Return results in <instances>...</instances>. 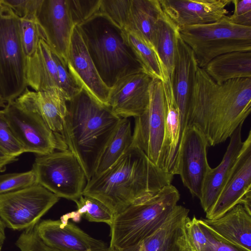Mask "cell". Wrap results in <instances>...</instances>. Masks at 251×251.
Listing matches in <instances>:
<instances>
[{
    "label": "cell",
    "instance_id": "obj_29",
    "mask_svg": "<svg viewBox=\"0 0 251 251\" xmlns=\"http://www.w3.org/2000/svg\"><path fill=\"white\" fill-rule=\"evenodd\" d=\"M39 111L50 129L64 140V131L69 100L60 89L48 91H33Z\"/></svg>",
    "mask_w": 251,
    "mask_h": 251
},
{
    "label": "cell",
    "instance_id": "obj_21",
    "mask_svg": "<svg viewBox=\"0 0 251 251\" xmlns=\"http://www.w3.org/2000/svg\"><path fill=\"white\" fill-rule=\"evenodd\" d=\"M198 67L193 51L182 40L179 34L176 42L174 68L170 80L180 113V140L186 127L187 100L191 81Z\"/></svg>",
    "mask_w": 251,
    "mask_h": 251
},
{
    "label": "cell",
    "instance_id": "obj_9",
    "mask_svg": "<svg viewBox=\"0 0 251 251\" xmlns=\"http://www.w3.org/2000/svg\"><path fill=\"white\" fill-rule=\"evenodd\" d=\"M32 169L38 184L59 198L74 201L82 195L87 182L77 159L68 149L37 155Z\"/></svg>",
    "mask_w": 251,
    "mask_h": 251
},
{
    "label": "cell",
    "instance_id": "obj_27",
    "mask_svg": "<svg viewBox=\"0 0 251 251\" xmlns=\"http://www.w3.org/2000/svg\"><path fill=\"white\" fill-rule=\"evenodd\" d=\"M179 27L164 13L155 25L152 45L159 60L164 76L171 79L179 35Z\"/></svg>",
    "mask_w": 251,
    "mask_h": 251
},
{
    "label": "cell",
    "instance_id": "obj_14",
    "mask_svg": "<svg viewBox=\"0 0 251 251\" xmlns=\"http://www.w3.org/2000/svg\"><path fill=\"white\" fill-rule=\"evenodd\" d=\"M36 20L42 39L52 51L66 56L75 25L72 20L67 0H43Z\"/></svg>",
    "mask_w": 251,
    "mask_h": 251
},
{
    "label": "cell",
    "instance_id": "obj_32",
    "mask_svg": "<svg viewBox=\"0 0 251 251\" xmlns=\"http://www.w3.org/2000/svg\"><path fill=\"white\" fill-rule=\"evenodd\" d=\"M77 206L76 212L71 213L75 218L83 216L86 220L93 222L104 223L109 226L112 224L114 215L102 202L93 198L81 195L74 201Z\"/></svg>",
    "mask_w": 251,
    "mask_h": 251
},
{
    "label": "cell",
    "instance_id": "obj_10",
    "mask_svg": "<svg viewBox=\"0 0 251 251\" xmlns=\"http://www.w3.org/2000/svg\"><path fill=\"white\" fill-rule=\"evenodd\" d=\"M59 201L52 192L37 183L0 194V219L14 230L34 226Z\"/></svg>",
    "mask_w": 251,
    "mask_h": 251
},
{
    "label": "cell",
    "instance_id": "obj_13",
    "mask_svg": "<svg viewBox=\"0 0 251 251\" xmlns=\"http://www.w3.org/2000/svg\"><path fill=\"white\" fill-rule=\"evenodd\" d=\"M238 204L251 214V130L224 188L206 213V219H218Z\"/></svg>",
    "mask_w": 251,
    "mask_h": 251
},
{
    "label": "cell",
    "instance_id": "obj_11",
    "mask_svg": "<svg viewBox=\"0 0 251 251\" xmlns=\"http://www.w3.org/2000/svg\"><path fill=\"white\" fill-rule=\"evenodd\" d=\"M131 145L140 149L155 165L163 169L162 151L165 132L166 102L162 82L152 79L149 104L134 118Z\"/></svg>",
    "mask_w": 251,
    "mask_h": 251
},
{
    "label": "cell",
    "instance_id": "obj_43",
    "mask_svg": "<svg viewBox=\"0 0 251 251\" xmlns=\"http://www.w3.org/2000/svg\"><path fill=\"white\" fill-rule=\"evenodd\" d=\"M5 226L0 219V247H2L6 238Z\"/></svg>",
    "mask_w": 251,
    "mask_h": 251
},
{
    "label": "cell",
    "instance_id": "obj_28",
    "mask_svg": "<svg viewBox=\"0 0 251 251\" xmlns=\"http://www.w3.org/2000/svg\"><path fill=\"white\" fill-rule=\"evenodd\" d=\"M163 13L159 0H131L128 23L125 31L134 33L153 49V31L156 23Z\"/></svg>",
    "mask_w": 251,
    "mask_h": 251
},
{
    "label": "cell",
    "instance_id": "obj_33",
    "mask_svg": "<svg viewBox=\"0 0 251 251\" xmlns=\"http://www.w3.org/2000/svg\"><path fill=\"white\" fill-rule=\"evenodd\" d=\"M131 0H100L99 11L122 29L127 27Z\"/></svg>",
    "mask_w": 251,
    "mask_h": 251
},
{
    "label": "cell",
    "instance_id": "obj_7",
    "mask_svg": "<svg viewBox=\"0 0 251 251\" xmlns=\"http://www.w3.org/2000/svg\"><path fill=\"white\" fill-rule=\"evenodd\" d=\"M179 34L201 68L220 55L251 50V27L234 24L227 16L209 24L179 27Z\"/></svg>",
    "mask_w": 251,
    "mask_h": 251
},
{
    "label": "cell",
    "instance_id": "obj_45",
    "mask_svg": "<svg viewBox=\"0 0 251 251\" xmlns=\"http://www.w3.org/2000/svg\"><path fill=\"white\" fill-rule=\"evenodd\" d=\"M2 3V0H0V5H1Z\"/></svg>",
    "mask_w": 251,
    "mask_h": 251
},
{
    "label": "cell",
    "instance_id": "obj_38",
    "mask_svg": "<svg viewBox=\"0 0 251 251\" xmlns=\"http://www.w3.org/2000/svg\"><path fill=\"white\" fill-rule=\"evenodd\" d=\"M51 51L57 66L61 88L70 100L77 94L81 88L71 75L66 60L53 51Z\"/></svg>",
    "mask_w": 251,
    "mask_h": 251
},
{
    "label": "cell",
    "instance_id": "obj_3",
    "mask_svg": "<svg viewBox=\"0 0 251 251\" xmlns=\"http://www.w3.org/2000/svg\"><path fill=\"white\" fill-rule=\"evenodd\" d=\"M121 119L82 88L67 101L64 140L87 181L93 176L100 151Z\"/></svg>",
    "mask_w": 251,
    "mask_h": 251
},
{
    "label": "cell",
    "instance_id": "obj_12",
    "mask_svg": "<svg viewBox=\"0 0 251 251\" xmlns=\"http://www.w3.org/2000/svg\"><path fill=\"white\" fill-rule=\"evenodd\" d=\"M208 147L205 137L197 128L186 127L179 141L174 174L180 176L191 195L199 199L205 176L211 167L207 157Z\"/></svg>",
    "mask_w": 251,
    "mask_h": 251
},
{
    "label": "cell",
    "instance_id": "obj_31",
    "mask_svg": "<svg viewBox=\"0 0 251 251\" xmlns=\"http://www.w3.org/2000/svg\"><path fill=\"white\" fill-rule=\"evenodd\" d=\"M185 237L188 251H207L211 245L213 233L211 228L195 216L186 218L184 225Z\"/></svg>",
    "mask_w": 251,
    "mask_h": 251
},
{
    "label": "cell",
    "instance_id": "obj_17",
    "mask_svg": "<svg viewBox=\"0 0 251 251\" xmlns=\"http://www.w3.org/2000/svg\"><path fill=\"white\" fill-rule=\"evenodd\" d=\"M35 228L45 244L59 251H112L104 242L67 220H43Z\"/></svg>",
    "mask_w": 251,
    "mask_h": 251
},
{
    "label": "cell",
    "instance_id": "obj_40",
    "mask_svg": "<svg viewBox=\"0 0 251 251\" xmlns=\"http://www.w3.org/2000/svg\"><path fill=\"white\" fill-rule=\"evenodd\" d=\"M43 0H2L20 18L35 19Z\"/></svg>",
    "mask_w": 251,
    "mask_h": 251
},
{
    "label": "cell",
    "instance_id": "obj_8",
    "mask_svg": "<svg viewBox=\"0 0 251 251\" xmlns=\"http://www.w3.org/2000/svg\"><path fill=\"white\" fill-rule=\"evenodd\" d=\"M26 60L21 37L20 18L2 0L0 5V96L5 103L15 100L27 88Z\"/></svg>",
    "mask_w": 251,
    "mask_h": 251
},
{
    "label": "cell",
    "instance_id": "obj_34",
    "mask_svg": "<svg viewBox=\"0 0 251 251\" xmlns=\"http://www.w3.org/2000/svg\"><path fill=\"white\" fill-rule=\"evenodd\" d=\"M34 171L0 175V194L13 192L37 184Z\"/></svg>",
    "mask_w": 251,
    "mask_h": 251
},
{
    "label": "cell",
    "instance_id": "obj_2",
    "mask_svg": "<svg viewBox=\"0 0 251 251\" xmlns=\"http://www.w3.org/2000/svg\"><path fill=\"white\" fill-rule=\"evenodd\" d=\"M174 176L131 145L111 167L87 181L82 195L100 201L115 216L171 184Z\"/></svg>",
    "mask_w": 251,
    "mask_h": 251
},
{
    "label": "cell",
    "instance_id": "obj_42",
    "mask_svg": "<svg viewBox=\"0 0 251 251\" xmlns=\"http://www.w3.org/2000/svg\"><path fill=\"white\" fill-rule=\"evenodd\" d=\"M213 237L207 251H249L225 240L212 229Z\"/></svg>",
    "mask_w": 251,
    "mask_h": 251
},
{
    "label": "cell",
    "instance_id": "obj_20",
    "mask_svg": "<svg viewBox=\"0 0 251 251\" xmlns=\"http://www.w3.org/2000/svg\"><path fill=\"white\" fill-rule=\"evenodd\" d=\"M240 125L229 138V144L221 163L208 171L203 183L200 199L201 206L206 213L213 205L224 188L235 164L243 146Z\"/></svg>",
    "mask_w": 251,
    "mask_h": 251
},
{
    "label": "cell",
    "instance_id": "obj_39",
    "mask_svg": "<svg viewBox=\"0 0 251 251\" xmlns=\"http://www.w3.org/2000/svg\"><path fill=\"white\" fill-rule=\"evenodd\" d=\"M35 226L24 230L18 238L15 245L20 251H59L42 240Z\"/></svg>",
    "mask_w": 251,
    "mask_h": 251
},
{
    "label": "cell",
    "instance_id": "obj_4",
    "mask_svg": "<svg viewBox=\"0 0 251 251\" xmlns=\"http://www.w3.org/2000/svg\"><path fill=\"white\" fill-rule=\"evenodd\" d=\"M76 26L101 80L109 88L126 75L144 72L126 31L105 15L97 13Z\"/></svg>",
    "mask_w": 251,
    "mask_h": 251
},
{
    "label": "cell",
    "instance_id": "obj_35",
    "mask_svg": "<svg viewBox=\"0 0 251 251\" xmlns=\"http://www.w3.org/2000/svg\"><path fill=\"white\" fill-rule=\"evenodd\" d=\"M0 151L7 156L16 158L25 152L9 126L2 110H0Z\"/></svg>",
    "mask_w": 251,
    "mask_h": 251
},
{
    "label": "cell",
    "instance_id": "obj_5",
    "mask_svg": "<svg viewBox=\"0 0 251 251\" xmlns=\"http://www.w3.org/2000/svg\"><path fill=\"white\" fill-rule=\"evenodd\" d=\"M179 199L178 191L171 184L115 215L110 226V249L124 251L137 246L160 227Z\"/></svg>",
    "mask_w": 251,
    "mask_h": 251
},
{
    "label": "cell",
    "instance_id": "obj_22",
    "mask_svg": "<svg viewBox=\"0 0 251 251\" xmlns=\"http://www.w3.org/2000/svg\"><path fill=\"white\" fill-rule=\"evenodd\" d=\"M25 78L27 86L36 92L61 89L51 50L42 39L35 52L27 57Z\"/></svg>",
    "mask_w": 251,
    "mask_h": 251
},
{
    "label": "cell",
    "instance_id": "obj_36",
    "mask_svg": "<svg viewBox=\"0 0 251 251\" xmlns=\"http://www.w3.org/2000/svg\"><path fill=\"white\" fill-rule=\"evenodd\" d=\"M21 37L23 48L27 57L36 51L41 34L36 19L20 18Z\"/></svg>",
    "mask_w": 251,
    "mask_h": 251
},
{
    "label": "cell",
    "instance_id": "obj_6",
    "mask_svg": "<svg viewBox=\"0 0 251 251\" xmlns=\"http://www.w3.org/2000/svg\"><path fill=\"white\" fill-rule=\"evenodd\" d=\"M12 131L25 152L45 155L68 147L60 135L53 132L41 115L33 91L26 88L2 109Z\"/></svg>",
    "mask_w": 251,
    "mask_h": 251
},
{
    "label": "cell",
    "instance_id": "obj_37",
    "mask_svg": "<svg viewBox=\"0 0 251 251\" xmlns=\"http://www.w3.org/2000/svg\"><path fill=\"white\" fill-rule=\"evenodd\" d=\"M70 15L74 25H78L96 14L100 0H67Z\"/></svg>",
    "mask_w": 251,
    "mask_h": 251
},
{
    "label": "cell",
    "instance_id": "obj_1",
    "mask_svg": "<svg viewBox=\"0 0 251 251\" xmlns=\"http://www.w3.org/2000/svg\"><path fill=\"white\" fill-rule=\"evenodd\" d=\"M251 112V78L216 83L197 67L187 100L186 126H194L209 147L225 142Z\"/></svg>",
    "mask_w": 251,
    "mask_h": 251
},
{
    "label": "cell",
    "instance_id": "obj_41",
    "mask_svg": "<svg viewBox=\"0 0 251 251\" xmlns=\"http://www.w3.org/2000/svg\"><path fill=\"white\" fill-rule=\"evenodd\" d=\"M234 5L233 14L227 16L232 23L251 27V0H232Z\"/></svg>",
    "mask_w": 251,
    "mask_h": 251
},
{
    "label": "cell",
    "instance_id": "obj_30",
    "mask_svg": "<svg viewBox=\"0 0 251 251\" xmlns=\"http://www.w3.org/2000/svg\"><path fill=\"white\" fill-rule=\"evenodd\" d=\"M126 32L127 41L144 73L152 79L163 81L164 73L154 50L134 33Z\"/></svg>",
    "mask_w": 251,
    "mask_h": 251
},
{
    "label": "cell",
    "instance_id": "obj_44",
    "mask_svg": "<svg viewBox=\"0 0 251 251\" xmlns=\"http://www.w3.org/2000/svg\"><path fill=\"white\" fill-rule=\"evenodd\" d=\"M5 106V102L2 100L0 96V107H4Z\"/></svg>",
    "mask_w": 251,
    "mask_h": 251
},
{
    "label": "cell",
    "instance_id": "obj_18",
    "mask_svg": "<svg viewBox=\"0 0 251 251\" xmlns=\"http://www.w3.org/2000/svg\"><path fill=\"white\" fill-rule=\"evenodd\" d=\"M163 12L179 28L203 25L226 16L231 0H159Z\"/></svg>",
    "mask_w": 251,
    "mask_h": 251
},
{
    "label": "cell",
    "instance_id": "obj_46",
    "mask_svg": "<svg viewBox=\"0 0 251 251\" xmlns=\"http://www.w3.org/2000/svg\"><path fill=\"white\" fill-rule=\"evenodd\" d=\"M2 247H0V251H1Z\"/></svg>",
    "mask_w": 251,
    "mask_h": 251
},
{
    "label": "cell",
    "instance_id": "obj_23",
    "mask_svg": "<svg viewBox=\"0 0 251 251\" xmlns=\"http://www.w3.org/2000/svg\"><path fill=\"white\" fill-rule=\"evenodd\" d=\"M202 220L225 240L251 251V214L242 205H235L218 219Z\"/></svg>",
    "mask_w": 251,
    "mask_h": 251
},
{
    "label": "cell",
    "instance_id": "obj_25",
    "mask_svg": "<svg viewBox=\"0 0 251 251\" xmlns=\"http://www.w3.org/2000/svg\"><path fill=\"white\" fill-rule=\"evenodd\" d=\"M203 69L219 84L234 79L251 78V50L220 55L210 61Z\"/></svg>",
    "mask_w": 251,
    "mask_h": 251
},
{
    "label": "cell",
    "instance_id": "obj_24",
    "mask_svg": "<svg viewBox=\"0 0 251 251\" xmlns=\"http://www.w3.org/2000/svg\"><path fill=\"white\" fill-rule=\"evenodd\" d=\"M166 102L165 132L162 151L163 169L175 175L179 141L180 118L171 80L168 76L162 81Z\"/></svg>",
    "mask_w": 251,
    "mask_h": 251
},
{
    "label": "cell",
    "instance_id": "obj_15",
    "mask_svg": "<svg viewBox=\"0 0 251 251\" xmlns=\"http://www.w3.org/2000/svg\"><path fill=\"white\" fill-rule=\"evenodd\" d=\"M66 62L78 85L99 102L108 106L110 88L101 80L76 25L71 38Z\"/></svg>",
    "mask_w": 251,
    "mask_h": 251
},
{
    "label": "cell",
    "instance_id": "obj_19",
    "mask_svg": "<svg viewBox=\"0 0 251 251\" xmlns=\"http://www.w3.org/2000/svg\"><path fill=\"white\" fill-rule=\"evenodd\" d=\"M189 209L176 205L163 224L137 246L124 251H188L184 223Z\"/></svg>",
    "mask_w": 251,
    "mask_h": 251
},
{
    "label": "cell",
    "instance_id": "obj_26",
    "mask_svg": "<svg viewBox=\"0 0 251 251\" xmlns=\"http://www.w3.org/2000/svg\"><path fill=\"white\" fill-rule=\"evenodd\" d=\"M132 142L130 122L128 118H121L98 155L93 176H98L111 167L126 152Z\"/></svg>",
    "mask_w": 251,
    "mask_h": 251
},
{
    "label": "cell",
    "instance_id": "obj_16",
    "mask_svg": "<svg viewBox=\"0 0 251 251\" xmlns=\"http://www.w3.org/2000/svg\"><path fill=\"white\" fill-rule=\"evenodd\" d=\"M152 78L144 72L126 75L110 89L108 105L122 118H136L147 107Z\"/></svg>",
    "mask_w": 251,
    "mask_h": 251
}]
</instances>
